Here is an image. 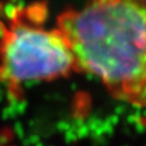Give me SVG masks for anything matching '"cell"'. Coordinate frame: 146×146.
Here are the masks:
<instances>
[{
	"label": "cell",
	"mask_w": 146,
	"mask_h": 146,
	"mask_svg": "<svg viewBox=\"0 0 146 146\" xmlns=\"http://www.w3.org/2000/svg\"><path fill=\"white\" fill-rule=\"evenodd\" d=\"M0 146H14V145H11V144H8V143H5V142L0 141Z\"/></svg>",
	"instance_id": "cell-3"
},
{
	"label": "cell",
	"mask_w": 146,
	"mask_h": 146,
	"mask_svg": "<svg viewBox=\"0 0 146 146\" xmlns=\"http://www.w3.org/2000/svg\"><path fill=\"white\" fill-rule=\"evenodd\" d=\"M43 5L15 11L0 38V84L12 100L27 84L51 81L76 72V61L66 37L58 27L46 28Z\"/></svg>",
	"instance_id": "cell-2"
},
{
	"label": "cell",
	"mask_w": 146,
	"mask_h": 146,
	"mask_svg": "<svg viewBox=\"0 0 146 146\" xmlns=\"http://www.w3.org/2000/svg\"><path fill=\"white\" fill-rule=\"evenodd\" d=\"M56 27L76 72L93 76L116 99L146 107V0H88L64 11Z\"/></svg>",
	"instance_id": "cell-1"
}]
</instances>
